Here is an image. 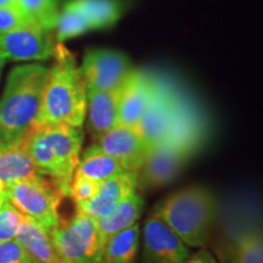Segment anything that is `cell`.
Wrapping results in <instances>:
<instances>
[{
	"instance_id": "27",
	"label": "cell",
	"mask_w": 263,
	"mask_h": 263,
	"mask_svg": "<svg viewBox=\"0 0 263 263\" xmlns=\"http://www.w3.org/2000/svg\"><path fill=\"white\" fill-rule=\"evenodd\" d=\"M0 263H38L16 240L0 242Z\"/></svg>"
},
{
	"instance_id": "31",
	"label": "cell",
	"mask_w": 263,
	"mask_h": 263,
	"mask_svg": "<svg viewBox=\"0 0 263 263\" xmlns=\"http://www.w3.org/2000/svg\"><path fill=\"white\" fill-rule=\"evenodd\" d=\"M4 64L5 62L2 60V59H0V73H2V68H3V66H4Z\"/></svg>"
},
{
	"instance_id": "30",
	"label": "cell",
	"mask_w": 263,
	"mask_h": 263,
	"mask_svg": "<svg viewBox=\"0 0 263 263\" xmlns=\"http://www.w3.org/2000/svg\"><path fill=\"white\" fill-rule=\"evenodd\" d=\"M6 200H8V199H6V195H5V194L0 193V206H2L3 203H4V202L6 201Z\"/></svg>"
},
{
	"instance_id": "3",
	"label": "cell",
	"mask_w": 263,
	"mask_h": 263,
	"mask_svg": "<svg viewBox=\"0 0 263 263\" xmlns=\"http://www.w3.org/2000/svg\"><path fill=\"white\" fill-rule=\"evenodd\" d=\"M159 217L190 249H203L213 234L219 216L216 194L203 185L179 189L154 207Z\"/></svg>"
},
{
	"instance_id": "19",
	"label": "cell",
	"mask_w": 263,
	"mask_h": 263,
	"mask_svg": "<svg viewBox=\"0 0 263 263\" xmlns=\"http://www.w3.org/2000/svg\"><path fill=\"white\" fill-rule=\"evenodd\" d=\"M122 172H124L122 166L94 144L84 150L74 173L94 182L103 183Z\"/></svg>"
},
{
	"instance_id": "1",
	"label": "cell",
	"mask_w": 263,
	"mask_h": 263,
	"mask_svg": "<svg viewBox=\"0 0 263 263\" xmlns=\"http://www.w3.org/2000/svg\"><path fill=\"white\" fill-rule=\"evenodd\" d=\"M52 58L33 128L55 124L82 128L87 116V87L80 67L62 43H58Z\"/></svg>"
},
{
	"instance_id": "23",
	"label": "cell",
	"mask_w": 263,
	"mask_h": 263,
	"mask_svg": "<svg viewBox=\"0 0 263 263\" xmlns=\"http://www.w3.org/2000/svg\"><path fill=\"white\" fill-rule=\"evenodd\" d=\"M17 5L45 31L55 32L60 15L58 0H17Z\"/></svg>"
},
{
	"instance_id": "10",
	"label": "cell",
	"mask_w": 263,
	"mask_h": 263,
	"mask_svg": "<svg viewBox=\"0 0 263 263\" xmlns=\"http://www.w3.org/2000/svg\"><path fill=\"white\" fill-rule=\"evenodd\" d=\"M182 99L170 84L155 81L150 103L136 127L149 145V150L164 140Z\"/></svg>"
},
{
	"instance_id": "5",
	"label": "cell",
	"mask_w": 263,
	"mask_h": 263,
	"mask_svg": "<svg viewBox=\"0 0 263 263\" xmlns=\"http://www.w3.org/2000/svg\"><path fill=\"white\" fill-rule=\"evenodd\" d=\"M5 195L22 215L41 226L48 234L61 221L59 207L64 196L52 180L47 177L38 174L20 179L10 184Z\"/></svg>"
},
{
	"instance_id": "13",
	"label": "cell",
	"mask_w": 263,
	"mask_h": 263,
	"mask_svg": "<svg viewBox=\"0 0 263 263\" xmlns=\"http://www.w3.org/2000/svg\"><path fill=\"white\" fill-rule=\"evenodd\" d=\"M155 80L145 72H132L121 88L117 124L137 127L153 97Z\"/></svg>"
},
{
	"instance_id": "24",
	"label": "cell",
	"mask_w": 263,
	"mask_h": 263,
	"mask_svg": "<svg viewBox=\"0 0 263 263\" xmlns=\"http://www.w3.org/2000/svg\"><path fill=\"white\" fill-rule=\"evenodd\" d=\"M25 217L9 200L0 206V242L15 239Z\"/></svg>"
},
{
	"instance_id": "16",
	"label": "cell",
	"mask_w": 263,
	"mask_h": 263,
	"mask_svg": "<svg viewBox=\"0 0 263 263\" xmlns=\"http://www.w3.org/2000/svg\"><path fill=\"white\" fill-rule=\"evenodd\" d=\"M143 209L144 200L137 192L121 201L106 215L95 219L104 248L111 236L138 223L143 213Z\"/></svg>"
},
{
	"instance_id": "6",
	"label": "cell",
	"mask_w": 263,
	"mask_h": 263,
	"mask_svg": "<svg viewBox=\"0 0 263 263\" xmlns=\"http://www.w3.org/2000/svg\"><path fill=\"white\" fill-rule=\"evenodd\" d=\"M49 235L62 263H103L104 244L94 218L76 213Z\"/></svg>"
},
{
	"instance_id": "2",
	"label": "cell",
	"mask_w": 263,
	"mask_h": 263,
	"mask_svg": "<svg viewBox=\"0 0 263 263\" xmlns=\"http://www.w3.org/2000/svg\"><path fill=\"white\" fill-rule=\"evenodd\" d=\"M47 74L48 67L39 64L10 71L0 99V149L20 145L33 129Z\"/></svg>"
},
{
	"instance_id": "26",
	"label": "cell",
	"mask_w": 263,
	"mask_h": 263,
	"mask_svg": "<svg viewBox=\"0 0 263 263\" xmlns=\"http://www.w3.org/2000/svg\"><path fill=\"white\" fill-rule=\"evenodd\" d=\"M31 24H35V22L29 18L18 8V5L0 8V34Z\"/></svg>"
},
{
	"instance_id": "11",
	"label": "cell",
	"mask_w": 263,
	"mask_h": 263,
	"mask_svg": "<svg viewBox=\"0 0 263 263\" xmlns=\"http://www.w3.org/2000/svg\"><path fill=\"white\" fill-rule=\"evenodd\" d=\"M141 238L145 263H184L192 254L190 248L155 215L144 223Z\"/></svg>"
},
{
	"instance_id": "9",
	"label": "cell",
	"mask_w": 263,
	"mask_h": 263,
	"mask_svg": "<svg viewBox=\"0 0 263 263\" xmlns=\"http://www.w3.org/2000/svg\"><path fill=\"white\" fill-rule=\"evenodd\" d=\"M57 45L55 32L37 24L22 26L0 34V59L4 62L48 60L54 57Z\"/></svg>"
},
{
	"instance_id": "22",
	"label": "cell",
	"mask_w": 263,
	"mask_h": 263,
	"mask_svg": "<svg viewBox=\"0 0 263 263\" xmlns=\"http://www.w3.org/2000/svg\"><path fill=\"white\" fill-rule=\"evenodd\" d=\"M91 29L93 28L87 17L70 0L60 10L58 25L55 28V39L58 43H64L67 39L78 37Z\"/></svg>"
},
{
	"instance_id": "25",
	"label": "cell",
	"mask_w": 263,
	"mask_h": 263,
	"mask_svg": "<svg viewBox=\"0 0 263 263\" xmlns=\"http://www.w3.org/2000/svg\"><path fill=\"white\" fill-rule=\"evenodd\" d=\"M99 186H100V183L74 173L68 196L73 200L76 207H78L93 199L95 194L98 193Z\"/></svg>"
},
{
	"instance_id": "21",
	"label": "cell",
	"mask_w": 263,
	"mask_h": 263,
	"mask_svg": "<svg viewBox=\"0 0 263 263\" xmlns=\"http://www.w3.org/2000/svg\"><path fill=\"white\" fill-rule=\"evenodd\" d=\"M87 17L93 29L114 26L122 14V5L118 0H71Z\"/></svg>"
},
{
	"instance_id": "4",
	"label": "cell",
	"mask_w": 263,
	"mask_h": 263,
	"mask_svg": "<svg viewBox=\"0 0 263 263\" xmlns=\"http://www.w3.org/2000/svg\"><path fill=\"white\" fill-rule=\"evenodd\" d=\"M83 138L82 128L55 124L33 128L21 143L38 173L49 177L64 197L80 163Z\"/></svg>"
},
{
	"instance_id": "14",
	"label": "cell",
	"mask_w": 263,
	"mask_h": 263,
	"mask_svg": "<svg viewBox=\"0 0 263 263\" xmlns=\"http://www.w3.org/2000/svg\"><path fill=\"white\" fill-rule=\"evenodd\" d=\"M138 173L124 171L118 176L100 183L93 199L76 207V213L97 219L106 215L121 201L138 192Z\"/></svg>"
},
{
	"instance_id": "28",
	"label": "cell",
	"mask_w": 263,
	"mask_h": 263,
	"mask_svg": "<svg viewBox=\"0 0 263 263\" xmlns=\"http://www.w3.org/2000/svg\"><path fill=\"white\" fill-rule=\"evenodd\" d=\"M184 263H218V261L209 250L201 249L194 254H190Z\"/></svg>"
},
{
	"instance_id": "8",
	"label": "cell",
	"mask_w": 263,
	"mask_h": 263,
	"mask_svg": "<svg viewBox=\"0 0 263 263\" xmlns=\"http://www.w3.org/2000/svg\"><path fill=\"white\" fill-rule=\"evenodd\" d=\"M80 70L87 90L99 91L120 89L133 72L126 55L108 49L87 51Z\"/></svg>"
},
{
	"instance_id": "18",
	"label": "cell",
	"mask_w": 263,
	"mask_h": 263,
	"mask_svg": "<svg viewBox=\"0 0 263 263\" xmlns=\"http://www.w3.org/2000/svg\"><path fill=\"white\" fill-rule=\"evenodd\" d=\"M38 174L37 167L22 144L0 149V193L5 194L14 182Z\"/></svg>"
},
{
	"instance_id": "17",
	"label": "cell",
	"mask_w": 263,
	"mask_h": 263,
	"mask_svg": "<svg viewBox=\"0 0 263 263\" xmlns=\"http://www.w3.org/2000/svg\"><path fill=\"white\" fill-rule=\"evenodd\" d=\"M229 263H263V234L257 223L233 233L227 249Z\"/></svg>"
},
{
	"instance_id": "20",
	"label": "cell",
	"mask_w": 263,
	"mask_h": 263,
	"mask_svg": "<svg viewBox=\"0 0 263 263\" xmlns=\"http://www.w3.org/2000/svg\"><path fill=\"white\" fill-rule=\"evenodd\" d=\"M140 226L136 223L107 240L103 263H136L140 248Z\"/></svg>"
},
{
	"instance_id": "15",
	"label": "cell",
	"mask_w": 263,
	"mask_h": 263,
	"mask_svg": "<svg viewBox=\"0 0 263 263\" xmlns=\"http://www.w3.org/2000/svg\"><path fill=\"white\" fill-rule=\"evenodd\" d=\"M120 93L121 88L112 91L87 90L85 117H88V132L95 140L117 126Z\"/></svg>"
},
{
	"instance_id": "12",
	"label": "cell",
	"mask_w": 263,
	"mask_h": 263,
	"mask_svg": "<svg viewBox=\"0 0 263 263\" xmlns=\"http://www.w3.org/2000/svg\"><path fill=\"white\" fill-rule=\"evenodd\" d=\"M97 145L116 160L124 171L136 173L139 172L149 153V145L136 127L120 124L98 139Z\"/></svg>"
},
{
	"instance_id": "29",
	"label": "cell",
	"mask_w": 263,
	"mask_h": 263,
	"mask_svg": "<svg viewBox=\"0 0 263 263\" xmlns=\"http://www.w3.org/2000/svg\"><path fill=\"white\" fill-rule=\"evenodd\" d=\"M17 5V0H0V8H5V6H16Z\"/></svg>"
},
{
	"instance_id": "7",
	"label": "cell",
	"mask_w": 263,
	"mask_h": 263,
	"mask_svg": "<svg viewBox=\"0 0 263 263\" xmlns=\"http://www.w3.org/2000/svg\"><path fill=\"white\" fill-rule=\"evenodd\" d=\"M196 150L174 143H160L150 147L138 172V186L157 189L172 183Z\"/></svg>"
}]
</instances>
